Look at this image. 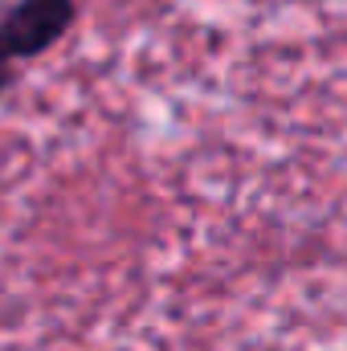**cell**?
Returning <instances> with one entry per match:
<instances>
[{"instance_id": "cell-1", "label": "cell", "mask_w": 347, "mask_h": 351, "mask_svg": "<svg viewBox=\"0 0 347 351\" xmlns=\"http://www.w3.org/2000/svg\"><path fill=\"white\" fill-rule=\"evenodd\" d=\"M70 21H74V0H16L0 21V37L8 53L21 62L45 53L70 29Z\"/></svg>"}, {"instance_id": "cell-2", "label": "cell", "mask_w": 347, "mask_h": 351, "mask_svg": "<svg viewBox=\"0 0 347 351\" xmlns=\"http://www.w3.org/2000/svg\"><path fill=\"white\" fill-rule=\"evenodd\" d=\"M12 78H16V58L8 53V45H4V37H0V94L12 86Z\"/></svg>"}]
</instances>
